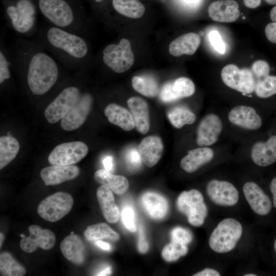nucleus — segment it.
<instances>
[{
	"instance_id": "30",
	"label": "nucleus",
	"mask_w": 276,
	"mask_h": 276,
	"mask_svg": "<svg viewBox=\"0 0 276 276\" xmlns=\"http://www.w3.org/2000/svg\"><path fill=\"white\" fill-rule=\"evenodd\" d=\"M94 177L98 183L107 187L117 194H124L129 188V181L125 176L114 175L105 169L97 171Z\"/></svg>"
},
{
	"instance_id": "32",
	"label": "nucleus",
	"mask_w": 276,
	"mask_h": 276,
	"mask_svg": "<svg viewBox=\"0 0 276 276\" xmlns=\"http://www.w3.org/2000/svg\"><path fill=\"white\" fill-rule=\"evenodd\" d=\"M168 118L174 127L180 129L185 125H190L196 119L195 114L190 109L183 106H177L168 112Z\"/></svg>"
},
{
	"instance_id": "14",
	"label": "nucleus",
	"mask_w": 276,
	"mask_h": 276,
	"mask_svg": "<svg viewBox=\"0 0 276 276\" xmlns=\"http://www.w3.org/2000/svg\"><path fill=\"white\" fill-rule=\"evenodd\" d=\"M223 129V124L215 113L206 115L200 122L197 129L196 143L199 146H209L218 140Z\"/></svg>"
},
{
	"instance_id": "60",
	"label": "nucleus",
	"mask_w": 276,
	"mask_h": 276,
	"mask_svg": "<svg viewBox=\"0 0 276 276\" xmlns=\"http://www.w3.org/2000/svg\"><path fill=\"white\" fill-rule=\"evenodd\" d=\"M95 1H96V2H101V1H102V0H95Z\"/></svg>"
},
{
	"instance_id": "54",
	"label": "nucleus",
	"mask_w": 276,
	"mask_h": 276,
	"mask_svg": "<svg viewBox=\"0 0 276 276\" xmlns=\"http://www.w3.org/2000/svg\"><path fill=\"white\" fill-rule=\"evenodd\" d=\"M264 1L269 5H276V0H264Z\"/></svg>"
},
{
	"instance_id": "22",
	"label": "nucleus",
	"mask_w": 276,
	"mask_h": 276,
	"mask_svg": "<svg viewBox=\"0 0 276 276\" xmlns=\"http://www.w3.org/2000/svg\"><path fill=\"white\" fill-rule=\"evenodd\" d=\"M208 14L214 21L232 22L240 15L239 5L234 0H218L212 3L208 7Z\"/></svg>"
},
{
	"instance_id": "41",
	"label": "nucleus",
	"mask_w": 276,
	"mask_h": 276,
	"mask_svg": "<svg viewBox=\"0 0 276 276\" xmlns=\"http://www.w3.org/2000/svg\"><path fill=\"white\" fill-rule=\"evenodd\" d=\"M122 219L125 227L131 232H135L136 226L134 220V213L131 207H126L122 212Z\"/></svg>"
},
{
	"instance_id": "50",
	"label": "nucleus",
	"mask_w": 276,
	"mask_h": 276,
	"mask_svg": "<svg viewBox=\"0 0 276 276\" xmlns=\"http://www.w3.org/2000/svg\"><path fill=\"white\" fill-rule=\"evenodd\" d=\"M270 190L273 195V205L276 208V176L271 181Z\"/></svg>"
},
{
	"instance_id": "51",
	"label": "nucleus",
	"mask_w": 276,
	"mask_h": 276,
	"mask_svg": "<svg viewBox=\"0 0 276 276\" xmlns=\"http://www.w3.org/2000/svg\"><path fill=\"white\" fill-rule=\"evenodd\" d=\"M95 244L99 247L100 248L105 250H110V245L105 242H103L102 241L100 240H97Z\"/></svg>"
},
{
	"instance_id": "10",
	"label": "nucleus",
	"mask_w": 276,
	"mask_h": 276,
	"mask_svg": "<svg viewBox=\"0 0 276 276\" xmlns=\"http://www.w3.org/2000/svg\"><path fill=\"white\" fill-rule=\"evenodd\" d=\"M39 7L45 17L59 28L67 27L73 21L72 10L64 0H39Z\"/></svg>"
},
{
	"instance_id": "36",
	"label": "nucleus",
	"mask_w": 276,
	"mask_h": 276,
	"mask_svg": "<svg viewBox=\"0 0 276 276\" xmlns=\"http://www.w3.org/2000/svg\"><path fill=\"white\" fill-rule=\"evenodd\" d=\"M0 272L1 275L23 276L26 270L10 253L3 252L0 254Z\"/></svg>"
},
{
	"instance_id": "49",
	"label": "nucleus",
	"mask_w": 276,
	"mask_h": 276,
	"mask_svg": "<svg viewBox=\"0 0 276 276\" xmlns=\"http://www.w3.org/2000/svg\"><path fill=\"white\" fill-rule=\"evenodd\" d=\"M243 3L246 7L254 9L261 5V0H243Z\"/></svg>"
},
{
	"instance_id": "23",
	"label": "nucleus",
	"mask_w": 276,
	"mask_h": 276,
	"mask_svg": "<svg viewBox=\"0 0 276 276\" xmlns=\"http://www.w3.org/2000/svg\"><path fill=\"white\" fill-rule=\"evenodd\" d=\"M127 104L131 113L137 131L147 133L150 129L149 110L147 102L140 97H132Z\"/></svg>"
},
{
	"instance_id": "21",
	"label": "nucleus",
	"mask_w": 276,
	"mask_h": 276,
	"mask_svg": "<svg viewBox=\"0 0 276 276\" xmlns=\"http://www.w3.org/2000/svg\"><path fill=\"white\" fill-rule=\"evenodd\" d=\"M251 157L254 163L260 167H267L276 162V134L270 136L265 141L255 143L251 149Z\"/></svg>"
},
{
	"instance_id": "15",
	"label": "nucleus",
	"mask_w": 276,
	"mask_h": 276,
	"mask_svg": "<svg viewBox=\"0 0 276 276\" xmlns=\"http://www.w3.org/2000/svg\"><path fill=\"white\" fill-rule=\"evenodd\" d=\"M93 99L90 95H82L77 104L60 122L62 128L67 131L79 128L85 121L92 107Z\"/></svg>"
},
{
	"instance_id": "47",
	"label": "nucleus",
	"mask_w": 276,
	"mask_h": 276,
	"mask_svg": "<svg viewBox=\"0 0 276 276\" xmlns=\"http://www.w3.org/2000/svg\"><path fill=\"white\" fill-rule=\"evenodd\" d=\"M193 276H220V274L216 270L212 268H205L195 273Z\"/></svg>"
},
{
	"instance_id": "59",
	"label": "nucleus",
	"mask_w": 276,
	"mask_h": 276,
	"mask_svg": "<svg viewBox=\"0 0 276 276\" xmlns=\"http://www.w3.org/2000/svg\"><path fill=\"white\" fill-rule=\"evenodd\" d=\"M20 236L22 238H24V237H26L25 235L24 234H22L20 235Z\"/></svg>"
},
{
	"instance_id": "34",
	"label": "nucleus",
	"mask_w": 276,
	"mask_h": 276,
	"mask_svg": "<svg viewBox=\"0 0 276 276\" xmlns=\"http://www.w3.org/2000/svg\"><path fill=\"white\" fill-rule=\"evenodd\" d=\"M85 237L89 241L102 239L118 241L119 235L105 223H99L87 226L84 232Z\"/></svg>"
},
{
	"instance_id": "31",
	"label": "nucleus",
	"mask_w": 276,
	"mask_h": 276,
	"mask_svg": "<svg viewBox=\"0 0 276 276\" xmlns=\"http://www.w3.org/2000/svg\"><path fill=\"white\" fill-rule=\"evenodd\" d=\"M19 150L18 141L11 136L0 137V169H2L16 156Z\"/></svg>"
},
{
	"instance_id": "58",
	"label": "nucleus",
	"mask_w": 276,
	"mask_h": 276,
	"mask_svg": "<svg viewBox=\"0 0 276 276\" xmlns=\"http://www.w3.org/2000/svg\"><path fill=\"white\" fill-rule=\"evenodd\" d=\"M274 249H275V251L276 252V239H275L274 243Z\"/></svg>"
},
{
	"instance_id": "17",
	"label": "nucleus",
	"mask_w": 276,
	"mask_h": 276,
	"mask_svg": "<svg viewBox=\"0 0 276 276\" xmlns=\"http://www.w3.org/2000/svg\"><path fill=\"white\" fill-rule=\"evenodd\" d=\"M243 192L255 213L261 216L269 214L272 208L271 200L259 185L254 182H247L243 185Z\"/></svg>"
},
{
	"instance_id": "39",
	"label": "nucleus",
	"mask_w": 276,
	"mask_h": 276,
	"mask_svg": "<svg viewBox=\"0 0 276 276\" xmlns=\"http://www.w3.org/2000/svg\"><path fill=\"white\" fill-rule=\"evenodd\" d=\"M171 241L178 242L186 245L192 240V235L188 229L181 227H176L171 232Z\"/></svg>"
},
{
	"instance_id": "43",
	"label": "nucleus",
	"mask_w": 276,
	"mask_h": 276,
	"mask_svg": "<svg viewBox=\"0 0 276 276\" xmlns=\"http://www.w3.org/2000/svg\"><path fill=\"white\" fill-rule=\"evenodd\" d=\"M10 77L9 63L4 53L0 52V83Z\"/></svg>"
},
{
	"instance_id": "35",
	"label": "nucleus",
	"mask_w": 276,
	"mask_h": 276,
	"mask_svg": "<svg viewBox=\"0 0 276 276\" xmlns=\"http://www.w3.org/2000/svg\"><path fill=\"white\" fill-rule=\"evenodd\" d=\"M131 83L133 89L144 96L154 97L159 93L157 81L149 76H134Z\"/></svg>"
},
{
	"instance_id": "29",
	"label": "nucleus",
	"mask_w": 276,
	"mask_h": 276,
	"mask_svg": "<svg viewBox=\"0 0 276 276\" xmlns=\"http://www.w3.org/2000/svg\"><path fill=\"white\" fill-rule=\"evenodd\" d=\"M108 121L123 130L129 131L135 127L132 115L127 109L117 104H108L104 109Z\"/></svg>"
},
{
	"instance_id": "40",
	"label": "nucleus",
	"mask_w": 276,
	"mask_h": 276,
	"mask_svg": "<svg viewBox=\"0 0 276 276\" xmlns=\"http://www.w3.org/2000/svg\"><path fill=\"white\" fill-rule=\"evenodd\" d=\"M250 70L257 81L268 76L270 68L268 62L258 60L252 63Z\"/></svg>"
},
{
	"instance_id": "12",
	"label": "nucleus",
	"mask_w": 276,
	"mask_h": 276,
	"mask_svg": "<svg viewBox=\"0 0 276 276\" xmlns=\"http://www.w3.org/2000/svg\"><path fill=\"white\" fill-rule=\"evenodd\" d=\"M29 236L22 238L20 241V247L24 251L32 253L38 247L49 250L54 246L56 237L51 230L42 229L37 225H32L29 227Z\"/></svg>"
},
{
	"instance_id": "6",
	"label": "nucleus",
	"mask_w": 276,
	"mask_h": 276,
	"mask_svg": "<svg viewBox=\"0 0 276 276\" xmlns=\"http://www.w3.org/2000/svg\"><path fill=\"white\" fill-rule=\"evenodd\" d=\"M103 60L116 73H122L128 71L134 61L129 41L123 38L118 44L107 45L103 52Z\"/></svg>"
},
{
	"instance_id": "45",
	"label": "nucleus",
	"mask_w": 276,
	"mask_h": 276,
	"mask_svg": "<svg viewBox=\"0 0 276 276\" xmlns=\"http://www.w3.org/2000/svg\"><path fill=\"white\" fill-rule=\"evenodd\" d=\"M137 247L138 251L141 254L146 253L149 249V244L146 240L144 229L142 226L139 227Z\"/></svg>"
},
{
	"instance_id": "16",
	"label": "nucleus",
	"mask_w": 276,
	"mask_h": 276,
	"mask_svg": "<svg viewBox=\"0 0 276 276\" xmlns=\"http://www.w3.org/2000/svg\"><path fill=\"white\" fill-rule=\"evenodd\" d=\"M229 122L234 125L248 130H256L262 125V120L256 110L250 106L238 105L228 114Z\"/></svg>"
},
{
	"instance_id": "38",
	"label": "nucleus",
	"mask_w": 276,
	"mask_h": 276,
	"mask_svg": "<svg viewBox=\"0 0 276 276\" xmlns=\"http://www.w3.org/2000/svg\"><path fill=\"white\" fill-rule=\"evenodd\" d=\"M188 251L187 245L171 241L163 249L162 256L163 259L168 262H174L181 257L185 256Z\"/></svg>"
},
{
	"instance_id": "53",
	"label": "nucleus",
	"mask_w": 276,
	"mask_h": 276,
	"mask_svg": "<svg viewBox=\"0 0 276 276\" xmlns=\"http://www.w3.org/2000/svg\"><path fill=\"white\" fill-rule=\"evenodd\" d=\"M270 17L273 22L276 23V6L271 10Z\"/></svg>"
},
{
	"instance_id": "26",
	"label": "nucleus",
	"mask_w": 276,
	"mask_h": 276,
	"mask_svg": "<svg viewBox=\"0 0 276 276\" xmlns=\"http://www.w3.org/2000/svg\"><path fill=\"white\" fill-rule=\"evenodd\" d=\"M63 256L72 263L80 265L85 260V246L77 235L74 234L65 237L60 245Z\"/></svg>"
},
{
	"instance_id": "11",
	"label": "nucleus",
	"mask_w": 276,
	"mask_h": 276,
	"mask_svg": "<svg viewBox=\"0 0 276 276\" xmlns=\"http://www.w3.org/2000/svg\"><path fill=\"white\" fill-rule=\"evenodd\" d=\"M7 12L12 26L19 33H27L34 26L35 10L29 0H19L16 6L8 7Z\"/></svg>"
},
{
	"instance_id": "9",
	"label": "nucleus",
	"mask_w": 276,
	"mask_h": 276,
	"mask_svg": "<svg viewBox=\"0 0 276 276\" xmlns=\"http://www.w3.org/2000/svg\"><path fill=\"white\" fill-rule=\"evenodd\" d=\"M88 148L83 142H66L56 146L48 156L51 165H73L82 160L87 154Z\"/></svg>"
},
{
	"instance_id": "18",
	"label": "nucleus",
	"mask_w": 276,
	"mask_h": 276,
	"mask_svg": "<svg viewBox=\"0 0 276 276\" xmlns=\"http://www.w3.org/2000/svg\"><path fill=\"white\" fill-rule=\"evenodd\" d=\"M195 91V84L190 79L180 77L173 82L166 83L160 91L159 98L164 102H171L190 97Z\"/></svg>"
},
{
	"instance_id": "1",
	"label": "nucleus",
	"mask_w": 276,
	"mask_h": 276,
	"mask_svg": "<svg viewBox=\"0 0 276 276\" xmlns=\"http://www.w3.org/2000/svg\"><path fill=\"white\" fill-rule=\"evenodd\" d=\"M56 62L43 52H37L31 58L28 65L27 82L31 92L36 95L47 93L58 77Z\"/></svg>"
},
{
	"instance_id": "24",
	"label": "nucleus",
	"mask_w": 276,
	"mask_h": 276,
	"mask_svg": "<svg viewBox=\"0 0 276 276\" xmlns=\"http://www.w3.org/2000/svg\"><path fill=\"white\" fill-rule=\"evenodd\" d=\"M214 156L212 149L202 147L190 150L180 160L181 168L188 173H193L211 162Z\"/></svg>"
},
{
	"instance_id": "48",
	"label": "nucleus",
	"mask_w": 276,
	"mask_h": 276,
	"mask_svg": "<svg viewBox=\"0 0 276 276\" xmlns=\"http://www.w3.org/2000/svg\"><path fill=\"white\" fill-rule=\"evenodd\" d=\"M103 164L105 170L111 172L113 168V159L111 156L108 155L106 156L103 160Z\"/></svg>"
},
{
	"instance_id": "57",
	"label": "nucleus",
	"mask_w": 276,
	"mask_h": 276,
	"mask_svg": "<svg viewBox=\"0 0 276 276\" xmlns=\"http://www.w3.org/2000/svg\"><path fill=\"white\" fill-rule=\"evenodd\" d=\"M257 275L254 273H248L244 274V276H256Z\"/></svg>"
},
{
	"instance_id": "52",
	"label": "nucleus",
	"mask_w": 276,
	"mask_h": 276,
	"mask_svg": "<svg viewBox=\"0 0 276 276\" xmlns=\"http://www.w3.org/2000/svg\"><path fill=\"white\" fill-rule=\"evenodd\" d=\"M112 272L111 268L110 267H106V268L103 269L101 271L99 272L97 275H110Z\"/></svg>"
},
{
	"instance_id": "44",
	"label": "nucleus",
	"mask_w": 276,
	"mask_h": 276,
	"mask_svg": "<svg viewBox=\"0 0 276 276\" xmlns=\"http://www.w3.org/2000/svg\"><path fill=\"white\" fill-rule=\"evenodd\" d=\"M126 159L130 166L134 168L138 167L142 162L138 150L134 148L130 149L127 151Z\"/></svg>"
},
{
	"instance_id": "33",
	"label": "nucleus",
	"mask_w": 276,
	"mask_h": 276,
	"mask_svg": "<svg viewBox=\"0 0 276 276\" xmlns=\"http://www.w3.org/2000/svg\"><path fill=\"white\" fill-rule=\"evenodd\" d=\"M115 10L120 14L131 18H139L145 12L144 6L137 0H112Z\"/></svg>"
},
{
	"instance_id": "2",
	"label": "nucleus",
	"mask_w": 276,
	"mask_h": 276,
	"mask_svg": "<svg viewBox=\"0 0 276 276\" xmlns=\"http://www.w3.org/2000/svg\"><path fill=\"white\" fill-rule=\"evenodd\" d=\"M243 228L237 220L228 218L222 220L212 232L209 240V246L218 253H226L233 250L240 239Z\"/></svg>"
},
{
	"instance_id": "42",
	"label": "nucleus",
	"mask_w": 276,
	"mask_h": 276,
	"mask_svg": "<svg viewBox=\"0 0 276 276\" xmlns=\"http://www.w3.org/2000/svg\"><path fill=\"white\" fill-rule=\"evenodd\" d=\"M209 38L211 45L215 50L220 54L225 52V45L221 35L217 31L213 30L210 32Z\"/></svg>"
},
{
	"instance_id": "5",
	"label": "nucleus",
	"mask_w": 276,
	"mask_h": 276,
	"mask_svg": "<svg viewBox=\"0 0 276 276\" xmlns=\"http://www.w3.org/2000/svg\"><path fill=\"white\" fill-rule=\"evenodd\" d=\"M73 203V198L70 194L58 192L45 197L39 203L37 213L48 221L56 222L68 214Z\"/></svg>"
},
{
	"instance_id": "46",
	"label": "nucleus",
	"mask_w": 276,
	"mask_h": 276,
	"mask_svg": "<svg viewBox=\"0 0 276 276\" xmlns=\"http://www.w3.org/2000/svg\"><path fill=\"white\" fill-rule=\"evenodd\" d=\"M265 34L270 42L276 43V23L272 22L267 24L265 28Z\"/></svg>"
},
{
	"instance_id": "7",
	"label": "nucleus",
	"mask_w": 276,
	"mask_h": 276,
	"mask_svg": "<svg viewBox=\"0 0 276 276\" xmlns=\"http://www.w3.org/2000/svg\"><path fill=\"white\" fill-rule=\"evenodd\" d=\"M81 97L77 87L65 88L45 108L44 112L45 119L50 123L61 120L77 104Z\"/></svg>"
},
{
	"instance_id": "4",
	"label": "nucleus",
	"mask_w": 276,
	"mask_h": 276,
	"mask_svg": "<svg viewBox=\"0 0 276 276\" xmlns=\"http://www.w3.org/2000/svg\"><path fill=\"white\" fill-rule=\"evenodd\" d=\"M50 43L75 58H82L87 54L88 47L80 37L55 27L49 29L47 34Z\"/></svg>"
},
{
	"instance_id": "56",
	"label": "nucleus",
	"mask_w": 276,
	"mask_h": 276,
	"mask_svg": "<svg viewBox=\"0 0 276 276\" xmlns=\"http://www.w3.org/2000/svg\"><path fill=\"white\" fill-rule=\"evenodd\" d=\"M183 1H185L186 2L191 3H195L198 0H183Z\"/></svg>"
},
{
	"instance_id": "13",
	"label": "nucleus",
	"mask_w": 276,
	"mask_h": 276,
	"mask_svg": "<svg viewBox=\"0 0 276 276\" xmlns=\"http://www.w3.org/2000/svg\"><path fill=\"white\" fill-rule=\"evenodd\" d=\"M206 193L215 204L222 206H233L239 200L237 189L227 181L213 179L206 185Z\"/></svg>"
},
{
	"instance_id": "28",
	"label": "nucleus",
	"mask_w": 276,
	"mask_h": 276,
	"mask_svg": "<svg viewBox=\"0 0 276 276\" xmlns=\"http://www.w3.org/2000/svg\"><path fill=\"white\" fill-rule=\"evenodd\" d=\"M200 43L199 36L195 33H188L181 35L173 40L169 44L170 54L176 57L183 54L193 55Z\"/></svg>"
},
{
	"instance_id": "27",
	"label": "nucleus",
	"mask_w": 276,
	"mask_h": 276,
	"mask_svg": "<svg viewBox=\"0 0 276 276\" xmlns=\"http://www.w3.org/2000/svg\"><path fill=\"white\" fill-rule=\"evenodd\" d=\"M96 195L105 219L110 223L117 222L119 220V212L112 191L107 187L102 185L98 188Z\"/></svg>"
},
{
	"instance_id": "20",
	"label": "nucleus",
	"mask_w": 276,
	"mask_h": 276,
	"mask_svg": "<svg viewBox=\"0 0 276 276\" xmlns=\"http://www.w3.org/2000/svg\"><path fill=\"white\" fill-rule=\"evenodd\" d=\"M163 150L162 140L156 135L145 137L138 146L142 161L148 167H152L158 163L163 155Z\"/></svg>"
},
{
	"instance_id": "55",
	"label": "nucleus",
	"mask_w": 276,
	"mask_h": 276,
	"mask_svg": "<svg viewBox=\"0 0 276 276\" xmlns=\"http://www.w3.org/2000/svg\"><path fill=\"white\" fill-rule=\"evenodd\" d=\"M0 235H1V244H0L1 245H0V246L1 247L2 244V242L3 241L4 236H3V234L2 233H1Z\"/></svg>"
},
{
	"instance_id": "3",
	"label": "nucleus",
	"mask_w": 276,
	"mask_h": 276,
	"mask_svg": "<svg viewBox=\"0 0 276 276\" xmlns=\"http://www.w3.org/2000/svg\"><path fill=\"white\" fill-rule=\"evenodd\" d=\"M177 206L192 225L200 226L204 223L208 210L202 194L197 190L181 192L177 198Z\"/></svg>"
},
{
	"instance_id": "8",
	"label": "nucleus",
	"mask_w": 276,
	"mask_h": 276,
	"mask_svg": "<svg viewBox=\"0 0 276 276\" xmlns=\"http://www.w3.org/2000/svg\"><path fill=\"white\" fill-rule=\"evenodd\" d=\"M221 78L226 86L242 94H250L255 90L256 80L250 69L227 64L221 70Z\"/></svg>"
},
{
	"instance_id": "25",
	"label": "nucleus",
	"mask_w": 276,
	"mask_h": 276,
	"mask_svg": "<svg viewBox=\"0 0 276 276\" xmlns=\"http://www.w3.org/2000/svg\"><path fill=\"white\" fill-rule=\"evenodd\" d=\"M141 202L146 213L153 219H162L167 214L168 201L159 193L154 192L145 193L142 197Z\"/></svg>"
},
{
	"instance_id": "19",
	"label": "nucleus",
	"mask_w": 276,
	"mask_h": 276,
	"mask_svg": "<svg viewBox=\"0 0 276 276\" xmlns=\"http://www.w3.org/2000/svg\"><path fill=\"white\" fill-rule=\"evenodd\" d=\"M80 173L78 167L74 165H52L43 168L40 173L46 186H54L74 179Z\"/></svg>"
},
{
	"instance_id": "37",
	"label": "nucleus",
	"mask_w": 276,
	"mask_h": 276,
	"mask_svg": "<svg viewBox=\"0 0 276 276\" xmlns=\"http://www.w3.org/2000/svg\"><path fill=\"white\" fill-rule=\"evenodd\" d=\"M256 95L259 98L265 99L276 94V76L270 75L257 80L255 85Z\"/></svg>"
}]
</instances>
